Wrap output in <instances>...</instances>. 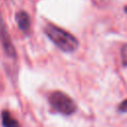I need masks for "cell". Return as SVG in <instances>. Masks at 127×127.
<instances>
[{
    "instance_id": "cell-1",
    "label": "cell",
    "mask_w": 127,
    "mask_h": 127,
    "mask_svg": "<svg viewBox=\"0 0 127 127\" xmlns=\"http://www.w3.org/2000/svg\"><path fill=\"white\" fill-rule=\"evenodd\" d=\"M44 32L47 37L64 53H72L78 47L77 40L71 34L53 24H47L44 28Z\"/></svg>"
},
{
    "instance_id": "cell-2",
    "label": "cell",
    "mask_w": 127,
    "mask_h": 127,
    "mask_svg": "<svg viewBox=\"0 0 127 127\" xmlns=\"http://www.w3.org/2000/svg\"><path fill=\"white\" fill-rule=\"evenodd\" d=\"M49 101L58 112L64 115H71L76 110L75 102L62 91H54L50 95Z\"/></svg>"
},
{
    "instance_id": "cell-3",
    "label": "cell",
    "mask_w": 127,
    "mask_h": 127,
    "mask_svg": "<svg viewBox=\"0 0 127 127\" xmlns=\"http://www.w3.org/2000/svg\"><path fill=\"white\" fill-rule=\"evenodd\" d=\"M0 43L2 45V48H3V51L5 52V54L10 58L15 59L17 56V52L12 43L7 26L3 20L1 10H0Z\"/></svg>"
},
{
    "instance_id": "cell-4",
    "label": "cell",
    "mask_w": 127,
    "mask_h": 127,
    "mask_svg": "<svg viewBox=\"0 0 127 127\" xmlns=\"http://www.w3.org/2000/svg\"><path fill=\"white\" fill-rule=\"evenodd\" d=\"M15 19H16L18 27L21 31H23L25 33L29 31L30 26H31V20H30L29 14L26 11H24V10L18 11L15 15Z\"/></svg>"
},
{
    "instance_id": "cell-5",
    "label": "cell",
    "mask_w": 127,
    "mask_h": 127,
    "mask_svg": "<svg viewBox=\"0 0 127 127\" xmlns=\"http://www.w3.org/2000/svg\"><path fill=\"white\" fill-rule=\"evenodd\" d=\"M1 120L4 127H20L19 122L11 115L8 110H3L1 113Z\"/></svg>"
},
{
    "instance_id": "cell-6",
    "label": "cell",
    "mask_w": 127,
    "mask_h": 127,
    "mask_svg": "<svg viewBox=\"0 0 127 127\" xmlns=\"http://www.w3.org/2000/svg\"><path fill=\"white\" fill-rule=\"evenodd\" d=\"M121 57H122V63L124 66H127V45H124L121 49Z\"/></svg>"
},
{
    "instance_id": "cell-7",
    "label": "cell",
    "mask_w": 127,
    "mask_h": 127,
    "mask_svg": "<svg viewBox=\"0 0 127 127\" xmlns=\"http://www.w3.org/2000/svg\"><path fill=\"white\" fill-rule=\"evenodd\" d=\"M118 109L121 112H126L127 111V99H125L124 101H122L120 103V105L118 106Z\"/></svg>"
},
{
    "instance_id": "cell-8",
    "label": "cell",
    "mask_w": 127,
    "mask_h": 127,
    "mask_svg": "<svg viewBox=\"0 0 127 127\" xmlns=\"http://www.w3.org/2000/svg\"><path fill=\"white\" fill-rule=\"evenodd\" d=\"M124 11H125V13H127V6H125V8H124Z\"/></svg>"
}]
</instances>
